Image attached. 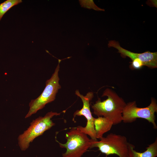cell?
I'll return each mask as SVG.
<instances>
[{
    "label": "cell",
    "mask_w": 157,
    "mask_h": 157,
    "mask_svg": "<svg viewBox=\"0 0 157 157\" xmlns=\"http://www.w3.org/2000/svg\"><path fill=\"white\" fill-rule=\"evenodd\" d=\"M146 150L143 152H138L134 149L135 146L129 143L128 145V157H156L157 156V138L153 143L148 145Z\"/></svg>",
    "instance_id": "9c48e42d"
},
{
    "label": "cell",
    "mask_w": 157,
    "mask_h": 157,
    "mask_svg": "<svg viewBox=\"0 0 157 157\" xmlns=\"http://www.w3.org/2000/svg\"><path fill=\"white\" fill-rule=\"evenodd\" d=\"M100 139L99 141L93 140L90 148L97 147L106 156L115 154L119 157H128L129 142L125 136L110 133Z\"/></svg>",
    "instance_id": "5b68a950"
},
{
    "label": "cell",
    "mask_w": 157,
    "mask_h": 157,
    "mask_svg": "<svg viewBox=\"0 0 157 157\" xmlns=\"http://www.w3.org/2000/svg\"><path fill=\"white\" fill-rule=\"evenodd\" d=\"M75 94L81 99L83 103V106L81 109L77 110L74 113L73 118L76 116H83L85 117L87 121L85 127L78 126L76 127L81 132L89 135L92 140L97 141L94 126L95 118L92 116L90 108V102L94 97L93 93L89 92L87 93L85 96H83L80 93L78 90H76Z\"/></svg>",
    "instance_id": "52a82bcc"
},
{
    "label": "cell",
    "mask_w": 157,
    "mask_h": 157,
    "mask_svg": "<svg viewBox=\"0 0 157 157\" xmlns=\"http://www.w3.org/2000/svg\"><path fill=\"white\" fill-rule=\"evenodd\" d=\"M102 97L106 96L107 99L101 101L98 98L92 106L93 113L98 117H102L110 120L113 125L122 121V113L126 103L112 90L107 88L104 91Z\"/></svg>",
    "instance_id": "6da1fadb"
},
{
    "label": "cell",
    "mask_w": 157,
    "mask_h": 157,
    "mask_svg": "<svg viewBox=\"0 0 157 157\" xmlns=\"http://www.w3.org/2000/svg\"><path fill=\"white\" fill-rule=\"evenodd\" d=\"M144 66L143 63L139 59L136 58L132 60L131 67L134 69H139Z\"/></svg>",
    "instance_id": "4fadbf2b"
},
{
    "label": "cell",
    "mask_w": 157,
    "mask_h": 157,
    "mask_svg": "<svg viewBox=\"0 0 157 157\" xmlns=\"http://www.w3.org/2000/svg\"><path fill=\"white\" fill-rule=\"evenodd\" d=\"M60 113L51 111L47 113L44 116H39L33 120L27 129L18 136V144L21 150H26L30 143L35 138L42 135L54 126L55 124L51 119L55 116L60 115Z\"/></svg>",
    "instance_id": "3957f363"
},
{
    "label": "cell",
    "mask_w": 157,
    "mask_h": 157,
    "mask_svg": "<svg viewBox=\"0 0 157 157\" xmlns=\"http://www.w3.org/2000/svg\"><path fill=\"white\" fill-rule=\"evenodd\" d=\"M65 138L67 141L65 144L56 140L60 147L66 149V152L62 154L63 157H81L88 149H90L93 140L76 127L72 128L67 132Z\"/></svg>",
    "instance_id": "277c9868"
},
{
    "label": "cell",
    "mask_w": 157,
    "mask_h": 157,
    "mask_svg": "<svg viewBox=\"0 0 157 157\" xmlns=\"http://www.w3.org/2000/svg\"><path fill=\"white\" fill-rule=\"evenodd\" d=\"M22 2V0H7L0 4V20L4 14L14 6Z\"/></svg>",
    "instance_id": "8fae6325"
},
{
    "label": "cell",
    "mask_w": 157,
    "mask_h": 157,
    "mask_svg": "<svg viewBox=\"0 0 157 157\" xmlns=\"http://www.w3.org/2000/svg\"><path fill=\"white\" fill-rule=\"evenodd\" d=\"M157 112V101L154 98H151L149 105L144 108L138 107L135 101L130 102L126 104L123 109L122 121L124 123H131L137 118L145 119L151 123L153 128L156 129L155 113Z\"/></svg>",
    "instance_id": "8992f818"
},
{
    "label": "cell",
    "mask_w": 157,
    "mask_h": 157,
    "mask_svg": "<svg viewBox=\"0 0 157 157\" xmlns=\"http://www.w3.org/2000/svg\"><path fill=\"white\" fill-rule=\"evenodd\" d=\"M108 47H113L117 49L118 52L122 56H127L132 60L136 59H139L143 63L144 66H146L151 69L157 67V52H151L149 51L142 53H137L131 52L122 48L119 43L115 40L108 42Z\"/></svg>",
    "instance_id": "ba28073f"
},
{
    "label": "cell",
    "mask_w": 157,
    "mask_h": 157,
    "mask_svg": "<svg viewBox=\"0 0 157 157\" xmlns=\"http://www.w3.org/2000/svg\"><path fill=\"white\" fill-rule=\"evenodd\" d=\"M63 59H58V64L51 77L46 81L45 88L40 95L37 98L31 100L29 103V110L25 117L27 118L44 108L47 104L54 101L56 94L61 86L59 83L58 73L60 64Z\"/></svg>",
    "instance_id": "7a4b0ae2"
},
{
    "label": "cell",
    "mask_w": 157,
    "mask_h": 157,
    "mask_svg": "<svg viewBox=\"0 0 157 157\" xmlns=\"http://www.w3.org/2000/svg\"><path fill=\"white\" fill-rule=\"evenodd\" d=\"M80 4L82 7L87 8H92L97 10H104L97 7L92 0H79Z\"/></svg>",
    "instance_id": "7c38bea8"
},
{
    "label": "cell",
    "mask_w": 157,
    "mask_h": 157,
    "mask_svg": "<svg viewBox=\"0 0 157 157\" xmlns=\"http://www.w3.org/2000/svg\"><path fill=\"white\" fill-rule=\"evenodd\" d=\"M113 125L110 120L104 117L95 118L94 126L97 138L100 139L102 137L104 133L110 130Z\"/></svg>",
    "instance_id": "30bf717a"
}]
</instances>
